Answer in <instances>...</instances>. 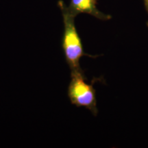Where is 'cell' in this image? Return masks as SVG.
Here are the masks:
<instances>
[{
  "mask_svg": "<svg viewBox=\"0 0 148 148\" xmlns=\"http://www.w3.org/2000/svg\"><path fill=\"white\" fill-rule=\"evenodd\" d=\"M68 96L71 103L77 107H84L94 115L97 114L95 89L92 84H88L85 82L84 73H71Z\"/></svg>",
  "mask_w": 148,
  "mask_h": 148,
  "instance_id": "2",
  "label": "cell"
},
{
  "mask_svg": "<svg viewBox=\"0 0 148 148\" xmlns=\"http://www.w3.org/2000/svg\"><path fill=\"white\" fill-rule=\"evenodd\" d=\"M144 3H145V8L147 9V11L148 12V0H143Z\"/></svg>",
  "mask_w": 148,
  "mask_h": 148,
  "instance_id": "4",
  "label": "cell"
},
{
  "mask_svg": "<svg viewBox=\"0 0 148 148\" xmlns=\"http://www.w3.org/2000/svg\"><path fill=\"white\" fill-rule=\"evenodd\" d=\"M147 26H148V23H147Z\"/></svg>",
  "mask_w": 148,
  "mask_h": 148,
  "instance_id": "5",
  "label": "cell"
},
{
  "mask_svg": "<svg viewBox=\"0 0 148 148\" xmlns=\"http://www.w3.org/2000/svg\"><path fill=\"white\" fill-rule=\"evenodd\" d=\"M62 12L64 23V34L62 37V49L67 64L71 73H83L79 66V60L84 55H86L83 49L80 38L75 25L76 15L69 10L62 0L58 2Z\"/></svg>",
  "mask_w": 148,
  "mask_h": 148,
  "instance_id": "1",
  "label": "cell"
},
{
  "mask_svg": "<svg viewBox=\"0 0 148 148\" xmlns=\"http://www.w3.org/2000/svg\"><path fill=\"white\" fill-rule=\"evenodd\" d=\"M68 7L76 16L78 14L85 13L100 20H108L111 18L110 15L98 10L97 0H71Z\"/></svg>",
  "mask_w": 148,
  "mask_h": 148,
  "instance_id": "3",
  "label": "cell"
}]
</instances>
